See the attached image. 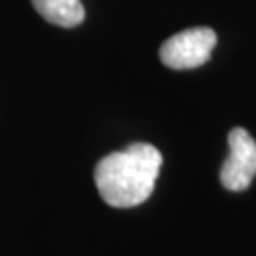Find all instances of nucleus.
Instances as JSON below:
<instances>
[{"mask_svg":"<svg viewBox=\"0 0 256 256\" xmlns=\"http://www.w3.org/2000/svg\"><path fill=\"white\" fill-rule=\"evenodd\" d=\"M162 152L148 142H135L122 152L104 156L95 167V184L104 203L128 209L144 203L154 192Z\"/></svg>","mask_w":256,"mask_h":256,"instance_id":"nucleus-1","label":"nucleus"},{"mask_svg":"<svg viewBox=\"0 0 256 256\" xmlns=\"http://www.w3.org/2000/svg\"><path fill=\"white\" fill-rule=\"evenodd\" d=\"M48 23L63 28L78 27L86 18L82 0H30Z\"/></svg>","mask_w":256,"mask_h":256,"instance_id":"nucleus-4","label":"nucleus"},{"mask_svg":"<svg viewBox=\"0 0 256 256\" xmlns=\"http://www.w3.org/2000/svg\"><path fill=\"white\" fill-rule=\"evenodd\" d=\"M216 46V32L210 27H192L165 40L160 48V59L165 66L186 70L202 66L210 59Z\"/></svg>","mask_w":256,"mask_h":256,"instance_id":"nucleus-2","label":"nucleus"},{"mask_svg":"<svg viewBox=\"0 0 256 256\" xmlns=\"http://www.w3.org/2000/svg\"><path fill=\"white\" fill-rule=\"evenodd\" d=\"M230 156L220 169V182L226 190H247L256 176V140L247 129L234 128L228 133Z\"/></svg>","mask_w":256,"mask_h":256,"instance_id":"nucleus-3","label":"nucleus"}]
</instances>
